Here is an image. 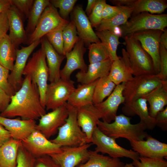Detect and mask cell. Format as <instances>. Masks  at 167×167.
<instances>
[{
  "label": "cell",
  "mask_w": 167,
  "mask_h": 167,
  "mask_svg": "<svg viewBox=\"0 0 167 167\" xmlns=\"http://www.w3.org/2000/svg\"><path fill=\"white\" fill-rule=\"evenodd\" d=\"M142 97L149 104L150 116L155 118L167 105V81H162L159 85Z\"/></svg>",
  "instance_id": "27"
},
{
  "label": "cell",
  "mask_w": 167,
  "mask_h": 167,
  "mask_svg": "<svg viewBox=\"0 0 167 167\" xmlns=\"http://www.w3.org/2000/svg\"><path fill=\"white\" fill-rule=\"evenodd\" d=\"M131 118L121 114L117 115L113 122L108 123L99 120L98 129L107 136L115 139L122 138L132 140L142 141L148 135L147 129L142 122L136 124L131 123Z\"/></svg>",
  "instance_id": "2"
},
{
  "label": "cell",
  "mask_w": 167,
  "mask_h": 167,
  "mask_svg": "<svg viewBox=\"0 0 167 167\" xmlns=\"http://www.w3.org/2000/svg\"><path fill=\"white\" fill-rule=\"evenodd\" d=\"M67 24L61 26L45 36L55 50L60 54L64 56L62 32Z\"/></svg>",
  "instance_id": "39"
},
{
  "label": "cell",
  "mask_w": 167,
  "mask_h": 167,
  "mask_svg": "<svg viewBox=\"0 0 167 167\" xmlns=\"http://www.w3.org/2000/svg\"><path fill=\"white\" fill-rule=\"evenodd\" d=\"M162 81L155 75L135 76L125 83L122 92L124 103L142 97L159 85Z\"/></svg>",
  "instance_id": "8"
},
{
  "label": "cell",
  "mask_w": 167,
  "mask_h": 167,
  "mask_svg": "<svg viewBox=\"0 0 167 167\" xmlns=\"http://www.w3.org/2000/svg\"><path fill=\"white\" fill-rule=\"evenodd\" d=\"M50 3L55 8L59 9L60 15L63 19H66L77 2L76 0H52Z\"/></svg>",
  "instance_id": "41"
},
{
  "label": "cell",
  "mask_w": 167,
  "mask_h": 167,
  "mask_svg": "<svg viewBox=\"0 0 167 167\" xmlns=\"http://www.w3.org/2000/svg\"><path fill=\"white\" fill-rule=\"evenodd\" d=\"M9 28L6 11L2 12L0 14V40L7 34Z\"/></svg>",
  "instance_id": "50"
},
{
  "label": "cell",
  "mask_w": 167,
  "mask_h": 167,
  "mask_svg": "<svg viewBox=\"0 0 167 167\" xmlns=\"http://www.w3.org/2000/svg\"><path fill=\"white\" fill-rule=\"evenodd\" d=\"M62 35L64 49L66 54L71 51L75 44L80 39L72 21L69 22L64 27Z\"/></svg>",
  "instance_id": "37"
},
{
  "label": "cell",
  "mask_w": 167,
  "mask_h": 167,
  "mask_svg": "<svg viewBox=\"0 0 167 167\" xmlns=\"http://www.w3.org/2000/svg\"><path fill=\"white\" fill-rule=\"evenodd\" d=\"M125 83L123 82L116 85L112 92L105 101L94 105L103 121L110 123L114 120L117 116L119 106L125 102L122 92Z\"/></svg>",
  "instance_id": "16"
},
{
  "label": "cell",
  "mask_w": 167,
  "mask_h": 167,
  "mask_svg": "<svg viewBox=\"0 0 167 167\" xmlns=\"http://www.w3.org/2000/svg\"><path fill=\"white\" fill-rule=\"evenodd\" d=\"M21 142L24 148L35 158L62 151L61 146L52 142L36 129Z\"/></svg>",
  "instance_id": "11"
},
{
  "label": "cell",
  "mask_w": 167,
  "mask_h": 167,
  "mask_svg": "<svg viewBox=\"0 0 167 167\" xmlns=\"http://www.w3.org/2000/svg\"><path fill=\"white\" fill-rule=\"evenodd\" d=\"M21 141L11 138L0 147V167H15Z\"/></svg>",
  "instance_id": "29"
},
{
  "label": "cell",
  "mask_w": 167,
  "mask_h": 167,
  "mask_svg": "<svg viewBox=\"0 0 167 167\" xmlns=\"http://www.w3.org/2000/svg\"><path fill=\"white\" fill-rule=\"evenodd\" d=\"M9 38L16 49L21 44H26L28 37L24 28L23 20L16 8L12 5L7 11Z\"/></svg>",
  "instance_id": "22"
},
{
  "label": "cell",
  "mask_w": 167,
  "mask_h": 167,
  "mask_svg": "<svg viewBox=\"0 0 167 167\" xmlns=\"http://www.w3.org/2000/svg\"><path fill=\"white\" fill-rule=\"evenodd\" d=\"M16 48L6 34L0 40V64L11 71L16 58Z\"/></svg>",
  "instance_id": "33"
},
{
  "label": "cell",
  "mask_w": 167,
  "mask_h": 167,
  "mask_svg": "<svg viewBox=\"0 0 167 167\" xmlns=\"http://www.w3.org/2000/svg\"><path fill=\"white\" fill-rule=\"evenodd\" d=\"M160 71L156 76L162 81H167V49L161 45L159 47Z\"/></svg>",
  "instance_id": "43"
},
{
  "label": "cell",
  "mask_w": 167,
  "mask_h": 167,
  "mask_svg": "<svg viewBox=\"0 0 167 167\" xmlns=\"http://www.w3.org/2000/svg\"><path fill=\"white\" fill-rule=\"evenodd\" d=\"M112 62V61L109 59L101 62L90 63L86 71H80L76 74L77 82L81 84H89L108 75Z\"/></svg>",
  "instance_id": "26"
},
{
  "label": "cell",
  "mask_w": 167,
  "mask_h": 167,
  "mask_svg": "<svg viewBox=\"0 0 167 167\" xmlns=\"http://www.w3.org/2000/svg\"><path fill=\"white\" fill-rule=\"evenodd\" d=\"M9 71L0 64V88L11 96L15 94V92L8 81Z\"/></svg>",
  "instance_id": "46"
},
{
  "label": "cell",
  "mask_w": 167,
  "mask_h": 167,
  "mask_svg": "<svg viewBox=\"0 0 167 167\" xmlns=\"http://www.w3.org/2000/svg\"><path fill=\"white\" fill-rule=\"evenodd\" d=\"M159 42L160 45L167 49V30L166 28L161 35Z\"/></svg>",
  "instance_id": "55"
},
{
  "label": "cell",
  "mask_w": 167,
  "mask_h": 167,
  "mask_svg": "<svg viewBox=\"0 0 167 167\" xmlns=\"http://www.w3.org/2000/svg\"><path fill=\"white\" fill-rule=\"evenodd\" d=\"M46 58L44 48L41 44V47L28 59L23 73L25 76H29L32 81L37 86L41 105L45 109V95L49 77Z\"/></svg>",
  "instance_id": "4"
},
{
  "label": "cell",
  "mask_w": 167,
  "mask_h": 167,
  "mask_svg": "<svg viewBox=\"0 0 167 167\" xmlns=\"http://www.w3.org/2000/svg\"><path fill=\"white\" fill-rule=\"evenodd\" d=\"M34 1L33 0H11V2L12 5L16 8L24 21L28 18Z\"/></svg>",
  "instance_id": "44"
},
{
  "label": "cell",
  "mask_w": 167,
  "mask_h": 167,
  "mask_svg": "<svg viewBox=\"0 0 167 167\" xmlns=\"http://www.w3.org/2000/svg\"><path fill=\"white\" fill-rule=\"evenodd\" d=\"M42 106L39 90L28 76L23 79L20 88L11 96V101L0 116L8 118L19 117L36 120L46 113Z\"/></svg>",
  "instance_id": "1"
},
{
  "label": "cell",
  "mask_w": 167,
  "mask_h": 167,
  "mask_svg": "<svg viewBox=\"0 0 167 167\" xmlns=\"http://www.w3.org/2000/svg\"><path fill=\"white\" fill-rule=\"evenodd\" d=\"M41 43V39L33 42L27 46H21L20 49H16L15 62L8 78L9 84L15 92L21 86L23 80V73L29 57Z\"/></svg>",
  "instance_id": "15"
},
{
  "label": "cell",
  "mask_w": 167,
  "mask_h": 167,
  "mask_svg": "<svg viewBox=\"0 0 167 167\" xmlns=\"http://www.w3.org/2000/svg\"><path fill=\"white\" fill-rule=\"evenodd\" d=\"M167 26V14H153L143 12L131 16L124 24L118 27L123 38L136 32L148 30L164 31Z\"/></svg>",
  "instance_id": "6"
},
{
  "label": "cell",
  "mask_w": 167,
  "mask_h": 167,
  "mask_svg": "<svg viewBox=\"0 0 167 167\" xmlns=\"http://www.w3.org/2000/svg\"><path fill=\"white\" fill-rule=\"evenodd\" d=\"M116 86L108 75L98 79L93 91V104H97L103 101L106 97L111 94Z\"/></svg>",
  "instance_id": "34"
},
{
  "label": "cell",
  "mask_w": 167,
  "mask_h": 167,
  "mask_svg": "<svg viewBox=\"0 0 167 167\" xmlns=\"http://www.w3.org/2000/svg\"><path fill=\"white\" fill-rule=\"evenodd\" d=\"M156 126L160 127L163 131L167 130V107L159 112L155 117Z\"/></svg>",
  "instance_id": "48"
},
{
  "label": "cell",
  "mask_w": 167,
  "mask_h": 167,
  "mask_svg": "<svg viewBox=\"0 0 167 167\" xmlns=\"http://www.w3.org/2000/svg\"><path fill=\"white\" fill-rule=\"evenodd\" d=\"M121 6H112L106 3L102 12V20L110 19L116 15L120 11Z\"/></svg>",
  "instance_id": "49"
},
{
  "label": "cell",
  "mask_w": 167,
  "mask_h": 167,
  "mask_svg": "<svg viewBox=\"0 0 167 167\" xmlns=\"http://www.w3.org/2000/svg\"><path fill=\"white\" fill-rule=\"evenodd\" d=\"M105 0H97L88 18L92 28H96L102 20V12L105 5Z\"/></svg>",
  "instance_id": "42"
},
{
  "label": "cell",
  "mask_w": 167,
  "mask_h": 167,
  "mask_svg": "<svg viewBox=\"0 0 167 167\" xmlns=\"http://www.w3.org/2000/svg\"><path fill=\"white\" fill-rule=\"evenodd\" d=\"M11 6V0H0V14L7 11Z\"/></svg>",
  "instance_id": "54"
},
{
  "label": "cell",
  "mask_w": 167,
  "mask_h": 167,
  "mask_svg": "<svg viewBox=\"0 0 167 167\" xmlns=\"http://www.w3.org/2000/svg\"><path fill=\"white\" fill-rule=\"evenodd\" d=\"M72 17V21L75 25L78 35L85 44L89 45L92 43L101 42L81 6L75 7Z\"/></svg>",
  "instance_id": "20"
},
{
  "label": "cell",
  "mask_w": 167,
  "mask_h": 167,
  "mask_svg": "<svg viewBox=\"0 0 167 167\" xmlns=\"http://www.w3.org/2000/svg\"><path fill=\"white\" fill-rule=\"evenodd\" d=\"M69 22L61 16L56 8L50 3L43 12L33 32L28 36L26 44L28 45L41 40L48 33Z\"/></svg>",
  "instance_id": "10"
},
{
  "label": "cell",
  "mask_w": 167,
  "mask_h": 167,
  "mask_svg": "<svg viewBox=\"0 0 167 167\" xmlns=\"http://www.w3.org/2000/svg\"><path fill=\"white\" fill-rule=\"evenodd\" d=\"M11 101V96L0 88V112L3 111Z\"/></svg>",
  "instance_id": "51"
},
{
  "label": "cell",
  "mask_w": 167,
  "mask_h": 167,
  "mask_svg": "<svg viewBox=\"0 0 167 167\" xmlns=\"http://www.w3.org/2000/svg\"><path fill=\"white\" fill-rule=\"evenodd\" d=\"M88 46V57L90 63L101 62L110 59L109 51L101 42L92 43Z\"/></svg>",
  "instance_id": "38"
},
{
  "label": "cell",
  "mask_w": 167,
  "mask_h": 167,
  "mask_svg": "<svg viewBox=\"0 0 167 167\" xmlns=\"http://www.w3.org/2000/svg\"><path fill=\"white\" fill-rule=\"evenodd\" d=\"M123 38L133 75H155L152 58L143 49L139 42L130 36Z\"/></svg>",
  "instance_id": "5"
},
{
  "label": "cell",
  "mask_w": 167,
  "mask_h": 167,
  "mask_svg": "<svg viewBox=\"0 0 167 167\" xmlns=\"http://www.w3.org/2000/svg\"><path fill=\"white\" fill-rule=\"evenodd\" d=\"M146 140L130 142L133 151L140 157L164 158L167 157V144L160 142L148 135Z\"/></svg>",
  "instance_id": "18"
},
{
  "label": "cell",
  "mask_w": 167,
  "mask_h": 167,
  "mask_svg": "<svg viewBox=\"0 0 167 167\" xmlns=\"http://www.w3.org/2000/svg\"><path fill=\"white\" fill-rule=\"evenodd\" d=\"M85 44L84 42L80 39L71 51L65 54L66 62L64 67L60 70V78L70 79L73 72L77 69L84 72L87 71L88 66L84 59V55L86 51Z\"/></svg>",
  "instance_id": "17"
},
{
  "label": "cell",
  "mask_w": 167,
  "mask_h": 167,
  "mask_svg": "<svg viewBox=\"0 0 167 167\" xmlns=\"http://www.w3.org/2000/svg\"><path fill=\"white\" fill-rule=\"evenodd\" d=\"M11 138L9 132L0 124V147Z\"/></svg>",
  "instance_id": "52"
},
{
  "label": "cell",
  "mask_w": 167,
  "mask_h": 167,
  "mask_svg": "<svg viewBox=\"0 0 167 167\" xmlns=\"http://www.w3.org/2000/svg\"><path fill=\"white\" fill-rule=\"evenodd\" d=\"M74 81L60 78L48 84L45 95L47 110H54L64 105L75 89Z\"/></svg>",
  "instance_id": "9"
},
{
  "label": "cell",
  "mask_w": 167,
  "mask_h": 167,
  "mask_svg": "<svg viewBox=\"0 0 167 167\" xmlns=\"http://www.w3.org/2000/svg\"><path fill=\"white\" fill-rule=\"evenodd\" d=\"M123 104L122 110L123 114L128 117L138 115L140 122L145 125L147 129L152 130L156 126L155 118L149 115L147 102L144 98L142 97Z\"/></svg>",
  "instance_id": "23"
},
{
  "label": "cell",
  "mask_w": 167,
  "mask_h": 167,
  "mask_svg": "<svg viewBox=\"0 0 167 167\" xmlns=\"http://www.w3.org/2000/svg\"><path fill=\"white\" fill-rule=\"evenodd\" d=\"M95 32L101 42L109 51L111 59L113 61L117 59L118 57L117 54L118 47L121 43L119 41L120 36L114 32L108 30Z\"/></svg>",
  "instance_id": "35"
},
{
  "label": "cell",
  "mask_w": 167,
  "mask_h": 167,
  "mask_svg": "<svg viewBox=\"0 0 167 167\" xmlns=\"http://www.w3.org/2000/svg\"><path fill=\"white\" fill-rule=\"evenodd\" d=\"M163 32L159 30H148L129 35L139 42L143 49L152 58L155 75L160 71L159 40Z\"/></svg>",
  "instance_id": "13"
},
{
  "label": "cell",
  "mask_w": 167,
  "mask_h": 167,
  "mask_svg": "<svg viewBox=\"0 0 167 167\" xmlns=\"http://www.w3.org/2000/svg\"><path fill=\"white\" fill-rule=\"evenodd\" d=\"M135 0H110L109 1L116 6H131Z\"/></svg>",
  "instance_id": "53"
},
{
  "label": "cell",
  "mask_w": 167,
  "mask_h": 167,
  "mask_svg": "<svg viewBox=\"0 0 167 167\" xmlns=\"http://www.w3.org/2000/svg\"><path fill=\"white\" fill-rule=\"evenodd\" d=\"M115 140L104 134L97 127L93 133L90 143L96 146L94 151L98 153L107 154L109 156L114 158H130L133 160L134 165L139 161L140 156L138 153L122 147Z\"/></svg>",
  "instance_id": "7"
},
{
  "label": "cell",
  "mask_w": 167,
  "mask_h": 167,
  "mask_svg": "<svg viewBox=\"0 0 167 167\" xmlns=\"http://www.w3.org/2000/svg\"><path fill=\"white\" fill-rule=\"evenodd\" d=\"M124 167H136L135 166L133 163H126L125 164Z\"/></svg>",
  "instance_id": "57"
},
{
  "label": "cell",
  "mask_w": 167,
  "mask_h": 167,
  "mask_svg": "<svg viewBox=\"0 0 167 167\" xmlns=\"http://www.w3.org/2000/svg\"><path fill=\"white\" fill-rule=\"evenodd\" d=\"M134 165L136 167H167V161L164 158L140 156L139 161Z\"/></svg>",
  "instance_id": "45"
},
{
  "label": "cell",
  "mask_w": 167,
  "mask_h": 167,
  "mask_svg": "<svg viewBox=\"0 0 167 167\" xmlns=\"http://www.w3.org/2000/svg\"><path fill=\"white\" fill-rule=\"evenodd\" d=\"M98 79L89 84H79L70 96L67 103L76 109L93 104V93Z\"/></svg>",
  "instance_id": "28"
},
{
  "label": "cell",
  "mask_w": 167,
  "mask_h": 167,
  "mask_svg": "<svg viewBox=\"0 0 167 167\" xmlns=\"http://www.w3.org/2000/svg\"><path fill=\"white\" fill-rule=\"evenodd\" d=\"M44 47L48 69V80L50 83L56 82L60 79V67L65 58L59 54L54 48L45 36L41 39Z\"/></svg>",
  "instance_id": "25"
},
{
  "label": "cell",
  "mask_w": 167,
  "mask_h": 167,
  "mask_svg": "<svg viewBox=\"0 0 167 167\" xmlns=\"http://www.w3.org/2000/svg\"><path fill=\"white\" fill-rule=\"evenodd\" d=\"M77 117L79 125L90 143L93 133L101 119L98 111L93 104L87 105L77 109Z\"/></svg>",
  "instance_id": "21"
},
{
  "label": "cell",
  "mask_w": 167,
  "mask_h": 167,
  "mask_svg": "<svg viewBox=\"0 0 167 167\" xmlns=\"http://www.w3.org/2000/svg\"><path fill=\"white\" fill-rule=\"evenodd\" d=\"M68 116L66 103L41 117L36 129L49 139L58 132L59 128L65 122Z\"/></svg>",
  "instance_id": "14"
},
{
  "label": "cell",
  "mask_w": 167,
  "mask_h": 167,
  "mask_svg": "<svg viewBox=\"0 0 167 167\" xmlns=\"http://www.w3.org/2000/svg\"><path fill=\"white\" fill-rule=\"evenodd\" d=\"M166 0H135L131 5L133 10L131 16L143 12L160 14L167 8Z\"/></svg>",
  "instance_id": "30"
},
{
  "label": "cell",
  "mask_w": 167,
  "mask_h": 167,
  "mask_svg": "<svg viewBox=\"0 0 167 167\" xmlns=\"http://www.w3.org/2000/svg\"><path fill=\"white\" fill-rule=\"evenodd\" d=\"M50 3L49 0H34L29 14L26 28L28 37L33 32L43 12Z\"/></svg>",
  "instance_id": "36"
},
{
  "label": "cell",
  "mask_w": 167,
  "mask_h": 167,
  "mask_svg": "<svg viewBox=\"0 0 167 167\" xmlns=\"http://www.w3.org/2000/svg\"><path fill=\"white\" fill-rule=\"evenodd\" d=\"M66 105L68 116L66 122L58 129L57 136L50 140L61 147L78 146L89 143L86 135L78 124L77 109L67 102Z\"/></svg>",
  "instance_id": "3"
},
{
  "label": "cell",
  "mask_w": 167,
  "mask_h": 167,
  "mask_svg": "<svg viewBox=\"0 0 167 167\" xmlns=\"http://www.w3.org/2000/svg\"><path fill=\"white\" fill-rule=\"evenodd\" d=\"M92 144L87 143L76 147H62V151L50 155L61 167H76L86 162L90 153L89 148Z\"/></svg>",
  "instance_id": "12"
},
{
  "label": "cell",
  "mask_w": 167,
  "mask_h": 167,
  "mask_svg": "<svg viewBox=\"0 0 167 167\" xmlns=\"http://www.w3.org/2000/svg\"><path fill=\"white\" fill-rule=\"evenodd\" d=\"M0 124L10 133L11 137L22 141L36 129L35 120L13 119L0 116Z\"/></svg>",
  "instance_id": "19"
},
{
  "label": "cell",
  "mask_w": 167,
  "mask_h": 167,
  "mask_svg": "<svg viewBox=\"0 0 167 167\" xmlns=\"http://www.w3.org/2000/svg\"><path fill=\"white\" fill-rule=\"evenodd\" d=\"M125 164L119 158H113L95 151H90L88 160L76 167H124Z\"/></svg>",
  "instance_id": "32"
},
{
  "label": "cell",
  "mask_w": 167,
  "mask_h": 167,
  "mask_svg": "<svg viewBox=\"0 0 167 167\" xmlns=\"http://www.w3.org/2000/svg\"><path fill=\"white\" fill-rule=\"evenodd\" d=\"M35 159L21 143L18 150L15 167H34Z\"/></svg>",
  "instance_id": "40"
},
{
  "label": "cell",
  "mask_w": 167,
  "mask_h": 167,
  "mask_svg": "<svg viewBox=\"0 0 167 167\" xmlns=\"http://www.w3.org/2000/svg\"><path fill=\"white\" fill-rule=\"evenodd\" d=\"M122 56L118 57L112 61L109 74V78L116 85L132 79V71L130 66L126 50H122Z\"/></svg>",
  "instance_id": "24"
},
{
  "label": "cell",
  "mask_w": 167,
  "mask_h": 167,
  "mask_svg": "<svg viewBox=\"0 0 167 167\" xmlns=\"http://www.w3.org/2000/svg\"><path fill=\"white\" fill-rule=\"evenodd\" d=\"M133 9L131 6H121L119 12L110 19H103L95 28L96 31L108 30L113 32L115 29L124 24L131 17Z\"/></svg>",
  "instance_id": "31"
},
{
  "label": "cell",
  "mask_w": 167,
  "mask_h": 167,
  "mask_svg": "<svg viewBox=\"0 0 167 167\" xmlns=\"http://www.w3.org/2000/svg\"><path fill=\"white\" fill-rule=\"evenodd\" d=\"M97 0H88L85 12L89 16L91 13Z\"/></svg>",
  "instance_id": "56"
},
{
  "label": "cell",
  "mask_w": 167,
  "mask_h": 167,
  "mask_svg": "<svg viewBox=\"0 0 167 167\" xmlns=\"http://www.w3.org/2000/svg\"><path fill=\"white\" fill-rule=\"evenodd\" d=\"M34 167H61L49 155L36 158Z\"/></svg>",
  "instance_id": "47"
}]
</instances>
